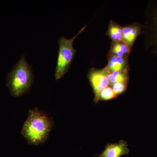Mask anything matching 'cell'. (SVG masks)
Here are the masks:
<instances>
[{
  "label": "cell",
  "instance_id": "cell-5",
  "mask_svg": "<svg viewBox=\"0 0 157 157\" xmlns=\"http://www.w3.org/2000/svg\"><path fill=\"white\" fill-rule=\"evenodd\" d=\"M130 150L126 141L121 140L117 143L108 144L98 157H121L128 155Z\"/></svg>",
  "mask_w": 157,
  "mask_h": 157
},
{
  "label": "cell",
  "instance_id": "cell-6",
  "mask_svg": "<svg viewBox=\"0 0 157 157\" xmlns=\"http://www.w3.org/2000/svg\"><path fill=\"white\" fill-rule=\"evenodd\" d=\"M142 27L138 23L133 24L123 27V41L132 49L134 42L141 33Z\"/></svg>",
  "mask_w": 157,
  "mask_h": 157
},
{
  "label": "cell",
  "instance_id": "cell-7",
  "mask_svg": "<svg viewBox=\"0 0 157 157\" xmlns=\"http://www.w3.org/2000/svg\"><path fill=\"white\" fill-rule=\"evenodd\" d=\"M108 64L106 69L110 73L116 71H121L128 67V58L108 55Z\"/></svg>",
  "mask_w": 157,
  "mask_h": 157
},
{
  "label": "cell",
  "instance_id": "cell-8",
  "mask_svg": "<svg viewBox=\"0 0 157 157\" xmlns=\"http://www.w3.org/2000/svg\"><path fill=\"white\" fill-rule=\"evenodd\" d=\"M132 49L123 40L112 42L108 55L128 58Z\"/></svg>",
  "mask_w": 157,
  "mask_h": 157
},
{
  "label": "cell",
  "instance_id": "cell-4",
  "mask_svg": "<svg viewBox=\"0 0 157 157\" xmlns=\"http://www.w3.org/2000/svg\"><path fill=\"white\" fill-rule=\"evenodd\" d=\"M109 71L104 68L101 70L91 68L89 70L87 77L92 87L94 98V101L97 104L99 101V95L101 90L109 86V82L107 74Z\"/></svg>",
  "mask_w": 157,
  "mask_h": 157
},
{
  "label": "cell",
  "instance_id": "cell-12",
  "mask_svg": "<svg viewBox=\"0 0 157 157\" xmlns=\"http://www.w3.org/2000/svg\"><path fill=\"white\" fill-rule=\"evenodd\" d=\"M128 83L124 82H116L109 86L113 90L117 95H119L124 92L127 90Z\"/></svg>",
  "mask_w": 157,
  "mask_h": 157
},
{
  "label": "cell",
  "instance_id": "cell-3",
  "mask_svg": "<svg viewBox=\"0 0 157 157\" xmlns=\"http://www.w3.org/2000/svg\"><path fill=\"white\" fill-rule=\"evenodd\" d=\"M86 28V26L71 39H67L64 36L59 38V50L55 70L56 80H58L63 77L69 71L76 52V49L73 48V42Z\"/></svg>",
  "mask_w": 157,
  "mask_h": 157
},
{
  "label": "cell",
  "instance_id": "cell-10",
  "mask_svg": "<svg viewBox=\"0 0 157 157\" xmlns=\"http://www.w3.org/2000/svg\"><path fill=\"white\" fill-rule=\"evenodd\" d=\"M123 27L117 23L111 20L109 22L107 34L112 40V42H117L123 40Z\"/></svg>",
  "mask_w": 157,
  "mask_h": 157
},
{
  "label": "cell",
  "instance_id": "cell-11",
  "mask_svg": "<svg viewBox=\"0 0 157 157\" xmlns=\"http://www.w3.org/2000/svg\"><path fill=\"white\" fill-rule=\"evenodd\" d=\"M117 96L111 87L110 86H108L101 91L99 94L98 101H109L115 99Z\"/></svg>",
  "mask_w": 157,
  "mask_h": 157
},
{
  "label": "cell",
  "instance_id": "cell-2",
  "mask_svg": "<svg viewBox=\"0 0 157 157\" xmlns=\"http://www.w3.org/2000/svg\"><path fill=\"white\" fill-rule=\"evenodd\" d=\"M34 77L32 67L22 55L8 73L6 85L13 97H20L30 90Z\"/></svg>",
  "mask_w": 157,
  "mask_h": 157
},
{
  "label": "cell",
  "instance_id": "cell-13",
  "mask_svg": "<svg viewBox=\"0 0 157 157\" xmlns=\"http://www.w3.org/2000/svg\"><path fill=\"white\" fill-rule=\"evenodd\" d=\"M153 23L155 27V35L156 41L157 42V11H156L153 15L152 18Z\"/></svg>",
  "mask_w": 157,
  "mask_h": 157
},
{
  "label": "cell",
  "instance_id": "cell-9",
  "mask_svg": "<svg viewBox=\"0 0 157 157\" xmlns=\"http://www.w3.org/2000/svg\"><path fill=\"white\" fill-rule=\"evenodd\" d=\"M129 67L121 71H116L107 74L109 85L116 82H124L128 83L129 80Z\"/></svg>",
  "mask_w": 157,
  "mask_h": 157
},
{
  "label": "cell",
  "instance_id": "cell-1",
  "mask_svg": "<svg viewBox=\"0 0 157 157\" xmlns=\"http://www.w3.org/2000/svg\"><path fill=\"white\" fill-rule=\"evenodd\" d=\"M53 121L37 107L30 109L23 125L21 135L29 144L39 145L48 140Z\"/></svg>",
  "mask_w": 157,
  "mask_h": 157
}]
</instances>
